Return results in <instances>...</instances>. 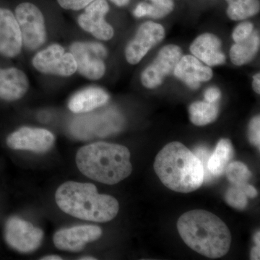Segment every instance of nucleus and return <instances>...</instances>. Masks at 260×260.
Here are the masks:
<instances>
[{
	"mask_svg": "<svg viewBox=\"0 0 260 260\" xmlns=\"http://www.w3.org/2000/svg\"><path fill=\"white\" fill-rule=\"evenodd\" d=\"M109 100V95L99 87H89L73 95L68 103V107L75 114L92 112L105 105Z\"/></svg>",
	"mask_w": 260,
	"mask_h": 260,
	"instance_id": "obj_19",
	"label": "nucleus"
},
{
	"mask_svg": "<svg viewBox=\"0 0 260 260\" xmlns=\"http://www.w3.org/2000/svg\"><path fill=\"white\" fill-rule=\"evenodd\" d=\"M248 136L251 144L259 148L260 117L259 115L254 116L249 122Z\"/></svg>",
	"mask_w": 260,
	"mask_h": 260,
	"instance_id": "obj_29",
	"label": "nucleus"
},
{
	"mask_svg": "<svg viewBox=\"0 0 260 260\" xmlns=\"http://www.w3.org/2000/svg\"><path fill=\"white\" fill-rule=\"evenodd\" d=\"M54 143L55 136L49 130L30 126H23L15 130L7 138V145L9 148L35 153L49 151Z\"/></svg>",
	"mask_w": 260,
	"mask_h": 260,
	"instance_id": "obj_12",
	"label": "nucleus"
},
{
	"mask_svg": "<svg viewBox=\"0 0 260 260\" xmlns=\"http://www.w3.org/2000/svg\"><path fill=\"white\" fill-rule=\"evenodd\" d=\"M80 172L103 184H117L133 172L130 152L123 145L97 142L82 147L75 158Z\"/></svg>",
	"mask_w": 260,
	"mask_h": 260,
	"instance_id": "obj_2",
	"label": "nucleus"
},
{
	"mask_svg": "<svg viewBox=\"0 0 260 260\" xmlns=\"http://www.w3.org/2000/svg\"><path fill=\"white\" fill-rule=\"evenodd\" d=\"M225 1H226V3L229 4V3H230L231 2L233 1V0H225Z\"/></svg>",
	"mask_w": 260,
	"mask_h": 260,
	"instance_id": "obj_39",
	"label": "nucleus"
},
{
	"mask_svg": "<svg viewBox=\"0 0 260 260\" xmlns=\"http://www.w3.org/2000/svg\"><path fill=\"white\" fill-rule=\"evenodd\" d=\"M55 200L65 213L87 221H111L119 210L116 198L99 194L96 186L90 183L66 181L56 190Z\"/></svg>",
	"mask_w": 260,
	"mask_h": 260,
	"instance_id": "obj_3",
	"label": "nucleus"
},
{
	"mask_svg": "<svg viewBox=\"0 0 260 260\" xmlns=\"http://www.w3.org/2000/svg\"><path fill=\"white\" fill-rule=\"evenodd\" d=\"M259 246H255L251 249V259L259 260L260 259Z\"/></svg>",
	"mask_w": 260,
	"mask_h": 260,
	"instance_id": "obj_34",
	"label": "nucleus"
},
{
	"mask_svg": "<svg viewBox=\"0 0 260 260\" xmlns=\"http://www.w3.org/2000/svg\"><path fill=\"white\" fill-rule=\"evenodd\" d=\"M189 50L193 56L210 68L223 64L226 60L221 41L211 32L198 36L191 43Z\"/></svg>",
	"mask_w": 260,
	"mask_h": 260,
	"instance_id": "obj_17",
	"label": "nucleus"
},
{
	"mask_svg": "<svg viewBox=\"0 0 260 260\" xmlns=\"http://www.w3.org/2000/svg\"><path fill=\"white\" fill-rule=\"evenodd\" d=\"M238 186L245 193L247 198H254L257 196V191H256L255 188L252 185H251V184L245 183V184H239V185Z\"/></svg>",
	"mask_w": 260,
	"mask_h": 260,
	"instance_id": "obj_32",
	"label": "nucleus"
},
{
	"mask_svg": "<svg viewBox=\"0 0 260 260\" xmlns=\"http://www.w3.org/2000/svg\"><path fill=\"white\" fill-rule=\"evenodd\" d=\"M193 153L198 157L200 162H201L202 165H203V171H204V182L209 183L210 181H213V179L210 175L208 170V159H209L210 154H211L210 150L206 147L200 145V146L197 147L194 149Z\"/></svg>",
	"mask_w": 260,
	"mask_h": 260,
	"instance_id": "obj_27",
	"label": "nucleus"
},
{
	"mask_svg": "<svg viewBox=\"0 0 260 260\" xmlns=\"http://www.w3.org/2000/svg\"><path fill=\"white\" fill-rule=\"evenodd\" d=\"M154 170L164 185L177 192H192L204 183L201 162L179 142L169 143L159 152Z\"/></svg>",
	"mask_w": 260,
	"mask_h": 260,
	"instance_id": "obj_4",
	"label": "nucleus"
},
{
	"mask_svg": "<svg viewBox=\"0 0 260 260\" xmlns=\"http://www.w3.org/2000/svg\"><path fill=\"white\" fill-rule=\"evenodd\" d=\"M15 16L21 32L23 45L30 51L42 47L47 41L45 19L41 10L31 3H20Z\"/></svg>",
	"mask_w": 260,
	"mask_h": 260,
	"instance_id": "obj_5",
	"label": "nucleus"
},
{
	"mask_svg": "<svg viewBox=\"0 0 260 260\" xmlns=\"http://www.w3.org/2000/svg\"><path fill=\"white\" fill-rule=\"evenodd\" d=\"M260 38L257 31L243 42L233 44L229 56L231 61L236 66H242L254 59L259 49Z\"/></svg>",
	"mask_w": 260,
	"mask_h": 260,
	"instance_id": "obj_21",
	"label": "nucleus"
},
{
	"mask_svg": "<svg viewBox=\"0 0 260 260\" xmlns=\"http://www.w3.org/2000/svg\"><path fill=\"white\" fill-rule=\"evenodd\" d=\"M156 12L157 19L165 18L174 8L173 0H149Z\"/></svg>",
	"mask_w": 260,
	"mask_h": 260,
	"instance_id": "obj_28",
	"label": "nucleus"
},
{
	"mask_svg": "<svg viewBox=\"0 0 260 260\" xmlns=\"http://www.w3.org/2000/svg\"><path fill=\"white\" fill-rule=\"evenodd\" d=\"M121 125V116L115 111L107 110L76 118L70 125V131L78 139L91 140L116 133Z\"/></svg>",
	"mask_w": 260,
	"mask_h": 260,
	"instance_id": "obj_6",
	"label": "nucleus"
},
{
	"mask_svg": "<svg viewBox=\"0 0 260 260\" xmlns=\"http://www.w3.org/2000/svg\"><path fill=\"white\" fill-rule=\"evenodd\" d=\"M225 200L228 205L240 210L245 209L248 203L245 193L239 186L234 184H232L225 191Z\"/></svg>",
	"mask_w": 260,
	"mask_h": 260,
	"instance_id": "obj_25",
	"label": "nucleus"
},
{
	"mask_svg": "<svg viewBox=\"0 0 260 260\" xmlns=\"http://www.w3.org/2000/svg\"><path fill=\"white\" fill-rule=\"evenodd\" d=\"M181 239L192 250L211 259L229 252L232 234L225 223L207 210H194L183 214L177 221Z\"/></svg>",
	"mask_w": 260,
	"mask_h": 260,
	"instance_id": "obj_1",
	"label": "nucleus"
},
{
	"mask_svg": "<svg viewBox=\"0 0 260 260\" xmlns=\"http://www.w3.org/2000/svg\"><path fill=\"white\" fill-rule=\"evenodd\" d=\"M227 179L234 185L248 183L251 177V173L245 164L242 162H231L225 169Z\"/></svg>",
	"mask_w": 260,
	"mask_h": 260,
	"instance_id": "obj_24",
	"label": "nucleus"
},
{
	"mask_svg": "<svg viewBox=\"0 0 260 260\" xmlns=\"http://www.w3.org/2000/svg\"><path fill=\"white\" fill-rule=\"evenodd\" d=\"M254 27L251 22H242L236 26L232 32V39L235 43L243 42L250 37Z\"/></svg>",
	"mask_w": 260,
	"mask_h": 260,
	"instance_id": "obj_26",
	"label": "nucleus"
},
{
	"mask_svg": "<svg viewBox=\"0 0 260 260\" xmlns=\"http://www.w3.org/2000/svg\"><path fill=\"white\" fill-rule=\"evenodd\" d=\"M259 0H233L228 4V17L234 21L251 18L259 13Z\"/></svg>",
	"mask_w": 260,
	"mask_h": 260,
	"instance_id": "obj_23",
	"label": "nucleus"
},
{
	"mask_svg": "<svg viewBox=\"0 0 260 260\" xmlns=\"http://www.w3.org/2000/svg\"><path fill=\"white\" fill-rule=\"evenodd\" d=\"M102 235V229L97 225H76L57 231L54 234L53 242L60 250L78 252L83 250L87 244L95 242Z\"/></svg>",
	"mask_w": 260,
	"mask_h": 260,
	"instance_id": "obj_14",
	"label": "nucleus"
},
{
	"mask_svg": "<svg viewBox=\"0 0 260 260\" xmlns=\"http://www.w3.org/2000/svg\"><path fill=\"white\" fill-rule=\"evenodd\" d=\"M234 148L230 140H219L213 153L210 154L208 162V172L213 179L220 177L225 172V169L234 157Z\"/></svg>",
	"mask_w": 260,
	"mask_h": 260,
	"instance_id": "obj_20",
	"label": "nucleus"
},
{
	"mask_svg": "<svg viewBox=\"0 0 260 260\" xmlns=\"http://www.w3.org/2000/svg\"><path fill=\"white\" fill-rule=\"evenodd\" d=\"M79 259L81 260H95L96 259L95 258L93 257V256H83V257L80 258Z\"/></svg>",
	"mask_w": 260,
	"mask_h": 260,
	"instance_id": "obj_38",
	"label": "nucleus"
},
{
	"mask_svg": "<svg viewBox=\"0 0 260 260\" xmlns=\"http://www.w3.org/2000/svg\"><path fill=\"white\" fill-rule=\"evenodd\" d=\"M174 76L192 90H197L201 83L213 78V70L193 55L181 57L174 68Z\"/></svg>",
	"mask_w": 260,
	"mask_h": 260,
	"instance_id": "obj_16",
	"label": "nucleus"
},
{
	"mask_svg": "<svg viewBox=\"0 0 260 260\" xmlns=\"http://www.w3.org/2000/svg\"><path fill=\"white\" fill-rule=\"evenodd\" d=\"M204 97L205 102L216 104L221 97V92L216 87H210L205 90Z\"/></svg>",
	"mask_w": 260,
	"mask_h": 260,
	"instance_id": "obj_31",
	"label": "nucleus"
},
{
	"mask_svg": "<svg viewBox=\"0 0 260 260\" xmlns=\"http://www.w3.org/2000/svg\"><path fill=\"white\" fill-rule=\"evenodd\" d=\"M165 28L153 21L145 22L140 25L135 37L125 48V57L130 64H137L149 51L165 38Z\"/></svg>",
	"mask_w": 260,
	"mask_h": 260,
	"instance_id": "obj_11",
	"label": "nucleus"
},
{
	"mask_svg": "<svg viewBox=\"0 0 260 260\" xmlns=\"http://www.w3.org/2000/svg\"><path fill=\"white\" fill-rule=\"evenodd\" d=\"M56 1L63 9L78 11L86 8L95 0H56Z\"/></svg>",
	"mask_w": 260,
	"mask_h": 260,
	"instance_id": "obj_30",
	"label": "nucleus"
},
{
	"mask_svg": "<svg viewBox=\"0 0 260 260\" xmlns=\"http://www.w3.org/2000/svg\"><path fill=\"white\" fill-rule=\"evenodd\" d=\"M254 242L256 243V246H260V234L259 232H257L254 234Z\"/></svg>",
	"mask_w": 260,
	"mask_h": 260,
	"instance_id": "obj_37",
	"label": "nucleus"
},
{
	"mask_svg": "<svg viewBox=\"0 0 260 260\" xmlns=\"http://www.w3.org/2000/svg\"><path fill=\"white\" fill-rule=\"evenodd\" d=\"M32 66L39 73L61 77H69L77 72L74 56L65 52L60 44H53L38 52L32 59Z\"/></svg>",
	"mask_w": 260,
	"mask_h": 260,
	"instance_id": "obj_8",
	"label": "nucleus"
},
{
	"mask_svg": "<svg viewBox=\"0 0 260 260\" xmlns=\"http://www.w3.org/2000/svg\"><path fill=\"white\" fill-rule=\"evenodd\" d=\"M23 47L21 32L14 13L0 8V54L14 58L20 54Z\"/></svg>",
	"mask_w": 260,
	"mask_h": 260,
	"instance_id": "obj_15",
	"label": "nucleus"
},
{
	"mask_svg": "<svg viewBox=\"0 0 260 260\" xmlns=\"http://www.w3.org/2000/svg\"><path fill=\"white\" fill-rule=\"evenodd\" d=\"M70 53L74 56L77 71L87 79L98 80L105 75L104 58L107 50L98 43L75 42L70 47Z\"/></svg>",
	"mask_w": 260,
	"mask_h": 260,
	"instance_id": "obj_7",
	"label": "nucleus"
},
{
	"mask_svg": "<svg viewBox=\"0 0 260 260\" xmlns=\"http://www.w3.org/2000/svg\"><path fill=\"white\" fill-rule=\"evenodd\" d=\"M5 239L15 250L30 253L37 250L42 244L44 232L26 220L12 217L5 224Z\"/></svg>",
	"mask_w": 260,
	"mask_h": 260,
	"instance_id": "obj_9",
	"label": "nucleus"
},
{
	"mask_svg": "<svg viewBox=\"0 0 260 260\" xmlns=\"http://www.w3.org/2000/svg\"><path fill=\"white\" fill-rule=\"evenodd\" d=\"M84 9L85 11L78 18L80 28L99 40H111L114 37V30L106 20L109 11L107 0H95Z\"/></svg>",
	"mask_w": 260,
	"mask_h": 260,
	"instance_id": "obj_13",
	"label": "nucleus"
},
{
	"mask_svg": "<svg viewBox=\"0 0 260 260\" xmlns=\"http://www.w3.org/2000/svg\"><path fill=\"white\" fill-rule=\"evenodd\" d=\"M112 3L117 7H125L129 4L130 0H110Z\"/></svg>",
	"mask_w": 260,
	"mask_h": 260,
	"instance_id": "obj_35",
	"label": "nucleus"
},
{
	"mask_svg": "<svg viewBox=\"0 0 260 260\" xmlns=\"http://www.w3.org/2000/svg\"><path fill=\"white\" fill-rule=\"evenodd\" d=\"M42 260H61L62 258L58 255H49L44 256V257L41 258Z\"/></svg>",
	"mask_w": 260,
	"mask_h": 260,
	"instance_id": "obj_36",
	"label": "nucleus"
},
{
	"mask_svg": "<svg viewBox=\"0 0 260 260\" xmlns=\"http://www.w3.org/2000/svg\"><path fill=\"white\" fill-rule=\"evenodd\" d=\"M252 88L256 93H260V73H256L253 76Z\"/></svg>",
	"mask_w": 260,
	"mask_h": 260,
	"instance_id": "obj_33",
	"label": "nucleus"
},
{
	"mask_svg": "<svg viewBox=\"0 0 260 260\" xmlns=\"http://www.w3.org/2000/svg\"><path fill=\"white\" fill-rule=\"evenodd\" d=\"M182 56V50L175 44H168L158 51L153 61L148 64L140 75L145 88H158L164 80L174 72L176 65Z\"/></svg>",
	"mask_w": 260,
	"mask_h": 260,
	"instance_id": "obj_10",
	"label": "nucleus"
},
{
	"mask_svg": "<svg viewBox=\"0 0 260 260\" xmlns=\"http://www.w3.org/2000/svg\"><path fill=\"white\" fill-rule=\"evenodd\" d=\"M218 112V106L213 103L196 102L189 107L191 123L199 126L208 125L216 120Z\"/></svg>",
	"mask_w": 260,
	"mask_h": 260,
	"instance_id": "obj_22",
	"label": "nucleus"
},
{
	"mask_svg": "<svg viewBox=\"0 0 260 260\" xmlns=\"http://www.w3.org/2000/svg\"><path fill=\"white\" fill-rule=\"evenodd\" d=\"M29 80L21 70L15 68H0V99L15 102L22 99L29 89Z\"/></svg>",
	"mask_w": 260,
	"mask_h": 260,
	"instance_id": "obj_18",
	"label": "nucleus"
}]
</instances>
